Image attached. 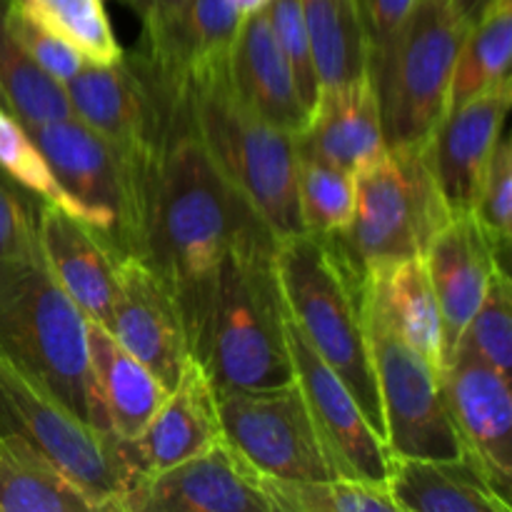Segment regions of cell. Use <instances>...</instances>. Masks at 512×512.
I'll list each match as a JSON object with an SVG mask.
<instances>
[{
	"instance_id": "5",
	"label": "cell",
	"mask_w": 512,
	"mask_h": 512,
	"mask_svg": "<svg viewBox=\"0 0 512 512\" xmlns=\"http://www.w3.org/2000/svg\"><path fill=\"white\" fill-rule=\"evenodd\" d=\"M230 63L188 75L195 125L230 185L268 225L275 240L305 233L298 205V135L278 128L240 100Z\"/></svg>"
},
{
	"instance_id": "18",
	"label": "cell",
	"mask_w": 512,
	"mask_h": 512,
	"mask_svg": "<svg viewBox=\"0 0 512 512\" xmlns=\"http://www.w3.org/2000/svg\"><path fill=\"white\" fill-rule=\"evenodd\" d=\"M223 440L218 393L203 365L190 355L178 385L165 395L160 408L135 438L130 450L145 478L195 458Z\"/></svg>"
},
{
	"instance_id": "27",
	"label": "cell",
	"mask_w": 512,
	"mask_h": 512,
	"mask_svg": "<svg viewBox=\"0 0 512 512\" xmlns=\"http://www.w3.org/2000/svg\"><path fill=\"white\" fill-rule=\"evenodd\" d=\"M95 505L48 458L0 443V512H90Z\"/></svg>"
},
{
	"instance_id": "14",
	"label": "cell",
	"mask_w": 512,
	"mask_h": 512,
	"mask_svg": "<svg viewBox=\"0 0 512 512\" xmlns=\"http://www.w3.org/2000/svg\"><path fill=\"white\" fill-rule=\"evenodd\" d=\"M285 340H288L295 383L345 478L385 483L390 460L388 448L375 435L373 425L368 423L348 385L300 333L288 308H285Z\"/></svg>"
},
{
	"instance_id": "31",
	"label": "cell",
	"mask_w": 512,
	"mask_h": 512,
	"mask_svg": "<svg viewBox=\"0 0 512 512\" xmlns=\"http://www.w3.org/2000/svg\"><path fill=\"white\" fill-rule=\"evenodd\" d=\"M298 205L305 233L345 235L355 218V175L298 150Z\"/></svg>"
},
{
	"instance_id": "8",
	"label": "cell",
	"mask_w": 512,
	"mask_h": 512,
	"mask_svg": "<svg viewBox=\"0 0 512 512\" xmlns=\"http://www.w3.org/2000/svg\"><path fill=\"white\" fill-rule=\"evenodd\" d=\"M0 443H20L68 475L95 510H120L145 480L125 438L100 433L0 360Z\"/></svg>"
},
{
	"instance_id": "29",
	"label": "cell",
	"mask_w": 512,
	"mask_h": 512,
	"mask_svg": "<svg viewBox=\"0 0 512 512\" xmlns=\"http://www.w3.org/2000/svg\"><path fill=\"white\" fill-rule=\"evenodd\" d=\"M510 55L512 0H493L463 40L450 83V108L510 78Z\"/></svg>"
},
{
	"instance_id": "36",
	"label": "cell",
	"mask_w": 512,
	"mask_h": 512,
	"mask_svg": "<svg viewBox=\"0 0 512 512\" xmlns=\"http://www.w3.org/2000/svg\"><path fill=\"white\" fill-rule=\"evenodd\" d=\"M470 213L493 245L498 263L508 268L505 258L512 238V145L508 135H500L495 143Z\"/></svg>"
},
{
	"instance_id": "24",
	"label": "cell",
	"mask_w": 512,
	"mask_h": 512,
	"mask_svg": "<svg viewBox=\"0 0 512 512\" xmlns=\"http://www.w3.org/2000/svg\"><path fill=\"white\" fill-rule=\"evenodd\" d=\"M88 355L110 433L135 438L165 400V385L130 355L103 325L88 320Z\"/></svg>"
},
{
	"instance_id": "10",
	"label": "cell",
	"mask_w": 512,
	"mask_h": 512,
	"mask_svg": "<svg viewBox=\"0 0 512 512\" xmlns=\"http://www.w3.org/2000/svg\"><path fill=\"white\" fill-rule=\"evenodd\" d=\"M363 313L388 453L395 458H463L438 365L418 353L368 295H363Z\"/></svg>"
},
{
	"instance_id": "44",
	"label": "cell",
	"mask_w": 512,
	"mask_h": 512,
	"mask_svg": "<svg viewBox=\"0 0 512 512\" xmlns=\"http://www.w3.org/2000/svg\"><path fill=\"white\" fill-rule=\"evenodd\" d=\"M0 105H3V108H8V105H5V98H3V93H0Z\"/></svg>"
},
{
	"instance_id": "9",
	"label": "cell",
	"mask_w": 512,
	"mask_h": 512,
	"mask_svg": "<svg viewBox=\"0 0 512 512\" xmlns=\"http://www.w3.org/2000/svg\"><path fill=\"white\" fill-rule=\"evenodd\" d=\"M453 210L430 165L428 143L398 145L355 175V218L335 235L368 273L405 258H423Z\"/></svg>"
},
{
	"instance_id": "43",
	"label": "cell",
	"mask_w": 512,
	"mask_h": 512,
	"mask_svg": "<svg viewBox=\"0 0 512 512\" xmlns=\"http://www.w3.org/2000/svg\"><path fill=\"white\" fill-rule=\"evenodd\" d=\"M265 3H268V0H233V5H235V8H238L240 15L253 13V10L263 8Z\"/></svg>"
},
{
	"instance_id": "13",
	"label": "cell",
	"mask_w": 512,
	"mask_h": 512,
	"mask_svg": "<svg viewBox=\"0 0 512 512\" xmlns=\"http://www.w3.org/2000/svg\"><path fill=\"white\" fill-rule=\"evenodd\" d=\"M445 403L465 458L510 500L512 395L510 378L468 350H455L440 368Z\"/></svg>"
},
{
	"instance_id": "19",
	"label": "cell",
	"mask_w": 512,
	"mask_h": 512,
	"mask_svg": "<svg viewBox=\"0 0 512 512\" xmlns=\"http://www.w3.org/2000/svg\"><path fill=\"white\" fill-rule=\"evenodd\" d=\"M423 258L443 320L445 363L453 355L465 325L483 303L495 265L500 263L473 213L453 215L435 235Z\"/></svg>"
},
{
	"instance_id": "34",
	"label": "cell",
	"mask_w": 512,
	"mask_h": 512,
	"mask_svg": "<svg viewBox=\"0 0 512 512\" xmlns=\"http://www.w3.org/2000/svg\"><path fill=\"white\" fill-rule=\"evenodd\" d=\"M455 350H468L478 355L498 373L510 378L512 370V285L508 268L495 265L493 278L485 290L470 323L465 325ZM453 350V353H455ZM445 365V363H443Z\"/></svg>"
},
{
	"instance_id": "39",
	"label": "cell",
	"mask_w": 512,
	"mask_h": 512,
	"mask_svg": "<svg viewBox=\"0 0 512 512\" xmlns=\"http://www.w3.org/2000/svg\"><path fill=\"white\" fill-rule=\"evenodd\" d=\"M8 28L10 33H13V38L20 43V48H23L45 73L53 75L60 83L73 78V75L83 68V55H80L68 40L60 38V35L53 33L50 28H45L38 18H33L18 0H10L8 5Z\"/></svg>"
},
{
	"instance_id": "1",
	"label": "cell",
	"mask_w": 512,
	"mask_h": 512,
	"mask_svg": "<svg viewBox=\"0 0 512 512\" xmlns=\"http://www.w3.org/2000/svg\"><path fill=\"white\" fill-rule=\"evenodd\" d=\"M165 78L163 118L150 165L143 260L173 293L190 355L200 363L220 263L233 240L263 220L210 158L190 108L188 75Z\"/></svg>"
},
{
	"instance_id": "23",
	"label": "cell",
	"mask_w": 512,
	"mask_h": 512,
	"mask_svg": "<svg viewBox=\"0 0 512 512\" xmlns=\"http://www.w3.org/2000/svg\"><path fill=\"white\" fill-rule=\"evenodd\" d=\"M398 512H510L470 458H395L385 478Z\"/></svg>"
},
{
	"instance_id": "4",
	"label": "cell",
	"mask_w": 512,
	"mask_h": 512,
	"mask_svg": "<svg viewBox=\"0 0 512 512\" xmlns=\"http://www.w3.org/2000/svg\"><path fill=\"white\" fill-rule=\"evenodd\" d=\"M275 275L290 318L340 375L385 443L383 408L365 328V270L338 238L300 233L275 240Z\"/></svg>"
},
{
	"instance_id": "26",
	"label": "cell",
	"mask_w": 512,
	"mask_h": 512,
	"mask_svg": "<svg viewBox=\"0 0 512 512\" xmlns=\"http://www.w3.org/2000/svg\"><path fill=\"white\" fill-rule=\"evenodd\" d=\"M320 88L368 75V38L358 0H300Z\"/></svg>"
},
{
	"instance_id": "28",
	"label": "cell",
	"mask_w": 512,
	"mask_h": 512,
	"mask_svg": "<svg viewBox=\"0 0 512 512\" xmlns=\"http://www.w3.org/2000/svg\"><path fill=\"white\" fill-rule=\"evenodd\" d=\"M10 0H0V93L10 113L30 128L73 115L63 83L45 73L8 28Z\"/></svg>"
},
{
	"instance_id": "41",
	"label": "cell",
	"mask_w": 512,
	"mask_h": 512,
	"mask_svg": "<svg viewBox=\"0 0 512 512\" xmlns=\"http://www.w3.org/2000/svg\"><path fill=\"white\" fill-rule=\"evenodd\" d=\"M418 0H358L360 20H363L368 48L385 43L400 28Z\"/></svg>"
},
{
	"instance_id": "20",
	"label": "cell",
	"mask_w": 512,
	"mask_h": 512,
	"mask_svg": "<svg viewBox=\"0 0 512 512\" xmlns=\"http://www.w3.org/2000/svg\"><path fill=\"white\" fill-rule=\"evenodd\" d=\"M38 248L45 268L73 298L85 318L108 328L118 273L115 255L103 240L65 210L50 203L38 208Z\"/></svg>"
},
{
	"instance_id": "37",
	"label": "cell",
	"mask_w": 512,
	"mask_h": 512,
	"mask_svg": "<svg viewBox=\"0 0 512 512\" xmlns=\"http://www.w3.org/2000/svg\"><path fill=\"white\" fill-rule=\"evenodd\" d=\"M193 0H130L143 23L138 53L168 75H188L183 68V28Z\"/></svg>"
},
{
	"instance_id": "30",
	"label": "cell",
	"mask_w": 512,
	"mask_h": 512,
	"mask_svg": "<svg viewBox=\"0 0 512 512\" xmlns=\"http://www.w3.org/2000/svg\"><path fill=\"white\" fill-rule=\"evenodd\" d=\"M273 512H398L385 483L358 478L280 480L258 473Z\"/></svg>"
},
{
	"instance_id": "42",
	"label": "cell",
	"mask_w": 512,
	"mask_h": 512,
	"mask_svg": "<svg viewBox=\"0 0 512 512\" xmlns=\"http://www.w3.org/2000/svg\"><path fill=\"white\" fill-rule=\"evenodd\" d=\"M448 3H450V8H453L455 13L465 20V23L473 25L475 20H478L480 15L488 10V5L493 3V0H448Z\"/></svg>"
},
{
	"instance_id": "12",
	"label": "cell",
	"mask_w": 512,
	"mask_h": 512,
	"mask_svg": "<svg viewBox=\"0 0 512 512\" xmlns=\"http://www.w3.org/2000/svg\"><path fill=\"white\" fill-rule=\"evenodd\" d=\"M168 78L140 53L115 63H90L63 83L78 120L123 150H153L160 135Z\"/></svg>"
},
{
	"instance_id": "3",
	"label": "cell",
	"mask_w": 512,
	"mask_h": 512,
	"mask_svg": "<svg viewBox=\"0 0 512 512\" xmlns=\"http://www.w3.org/2000/svg\"><path fill=\"white\" fill-rule=\"evenodd\" d=\"M273 255V233L265 223H253L220 263L200 360L215 393L280 388L295 380Z\"/></svg>"
},
{
	"instance_id": "17",
	"label": "cell",
	"mask_w": 512,
	"mask_h": 512,
	"mask_svg": "<svg viewBox=\"0 0 512 512\" xmlns=\"http://www.w3.org/2000/svg\"><path fill=\"white\" fill-rule=\"evenodd\" d=\"M512 103L510 78L445 113L428 140L430 165L453 215L470 213Z\"/></svg>"
},
{
	"instance_id": "11",
	"label": "cell",
	"mask_w": 512,
	"mask_h": 512,
	"mask_svg": "<svg viewBox=\"0 0 512 512\" xmlns=\"http://www.w3.org/2000/svg\"><path fill=\"white\" fill-rule=\"evenodd\" d=\"M223 438L258 473L280 480L345 478L298 383L218 393Z\"/></svg>"
},
{
	"instance_id": "45",
	"label": "cell",
	"mask_w": 512,
	"mask_h": 512,
	"mask_svg": "<svg viewBox=\"0 0 512 512\" xmlns=\"http://www.w3.org/2000/svg\"><path fill=\"white\" fill-rule=\"evenodd\" d=\"M125 3H130V0H125Z\"/></svg>"
},
{
	"instance_id": "21",
	"label": "cell",
	"mask_w": 512,
	"mask_h": 512,
	"mask_svg": "<svg viewBox=\"0 0 512 512\" xmlns=\"http://www.w3.org/2000/svg\"><path fill=\"white\" fill-rule=\"evenodd\" d=\"M298 150L358 175L385 155L383 123L370 75L320 88Z\"/></svg>"
},
{
	"instance_id": "25",
	"label": "cell",
	"mask_w": 512,
	"mask_h": 512,
	"mask_svg": "<svg viewBox=\"0 0 512 512\" xmlns=\"http://www.w3.org/2000/svg\"><path fill=\"white\" fill-rule=\"evenodd\" d=\"M365 295L378 303L385 318L418 353L438 368L443 365V320L425 258H405L368 270Z\"/></svg>"
},
{
	"instance_id": "22",
	"label": "cell",
	"mask_w": 512,
	"mask_h": 512,
	"mask_svg": "<svg viewBox=\"0 0 512 512\" xmlns=\"http://www.w3.org/2000/svg\"><path fill=\"white\" fill-rule=\"evenodd\" d=\"M228 73L235 93L255 113L290 135L303 133L310 110L300 100L288 60L270 28L265 5L240 20Z\"/></svg>"
},
{
	"instance_id": "33",
	"label": "cell",
	"mask_w": 512,
	"mask_h": 512,
	"mask_svg": "<svg viewBox=\"0 0 512 512\" xmlns=\"http://www.w3.org/2000/svg\"><path fill=\"white\" fill-rule=\"evenodd\" d=\"M0 170L43 203L55 205L73 218L83 220L78 203L58 183L48 158L30 138L28 128L3 105H0Z\"/></svg>"
},
{
	"instance_id": "38",
	"label": "cell",
	"mask_w": 512,
	"mask_h": 512,
	"mask_svg": "<svg viewBox=\"0 0 512 512\" xmlns=\"http://www.w3.org/2000/svg\"><path fill=\"white\" fill-rule=\"evenodd\" d=\"M265 10H268V20L275 40H278L280 50H283L285 60L290 65V73H293L300 100L305 103V108L313 110L320 93V80L318 73H315L300 0H268Z\"/></svg>"
},
{
	"instance_id": "16",
	"label": "cell",
	"mask_w": 512,
	"mask_h": 512,
	"mask_svg": "<svg viewBox=\"0 0 512 512\" xmlns=\"http://www.w3.org/2000/svg\"><path fill=\"white\" fill-rule=\"evenodd\" d=\"M120 512H273L250 468L228 440L145 478Z\"/></svg>"
},
{
	"instance_id": "6",
	"label": "cell",
	"mask_w": 512,
	"mask_h": 512,
	"mask_svg": "<svg viewBox=\"0 0 512 512\" xmlns=\"http://www.w3.org/2000/svg\"><path fill=\"white\" fill-rule=\"evenodd\" d=\"M470 25L448 0H418L400 28L368 53L385 145L428 143L450 108V83Z\"/></svg>"
},
{
	"instance_id": "15",
	"label": "cell",
	"mask_w": 512,
	"mask_h": 512,
	"mask_svg": "<svg viewBox=\"0 0 512 512\" xmlns=\"http://www.w3.org/2000/svg\"><path fill=\"white\" fill-rule=\"evenodd\" d=\"M118 290L108 333L140 360L165 390H173L190 358L188 335L168 285L140 258L115 260Z\"/></svg>"
},
{
	"instance_id": "40",
	"label": "cell",
	"mask_w": 512,
	"mask_h": 512,
	"mask_svg": "<svg viewBox=\"0 0 512 512\" xmlns=\"http://www.w3.org/2000/svg\"><path fill=\"white\" fill-rule=\"evenodd\" d=\"M40 203L0 170V260L38 258Z\"/></svg>"
},
{
	"instance_id": "2",
	"label": "cell",
	"mask_w": 512,
	"mask_h": 512,
	"mask_svg": "<svg viewBox=\"0 0 512 512\" xmlns=\"http://www.w3.org/2000/svg\"><path fill=\"white\" fill-rule=\"evenodd\" d=\"M0 360L100 433H110L88 355V318L43 258L0 260Z\"/></svg>"
},
{
	"instance_id": "7",
	"label": "cell",
	"mask_w": 512,
	"mask_h": 512,
	"mask_svg": "<svg viewBox=\"0 0 512 512\" xmlns=\"http://www.w3.org/2000/svg\"><path fill=\"white\" fill-rule=\"evenodd\" d=\"M28 133L65 193L78 203L83 223L103 240L115 260H143L155 148L143 153L118 148L75 115L30 125Z\"/></svg>"
},
{
	"instance_id": "32",
	"label": "cell",
	"mask_w": 512,
	"mask_h": 512,
	"mask_svg": "<svg viewBox=\"0 0 512 512\" xmlns=\"http://www.w3.org/2000/svg\"><path fill=\"white\" fill-rule=\"evenodd\" d=\"M45 28L68 40L90 63H115L123 58L103 0H18Z\"/></svg>"
},
{
	"instance_id": "35",
	"label": "cell",
	"mask_w": 512,
	"mask_h": 512,
	"mask_svg": "<svg viewBox=\"0 0 512 512\" xmlns=\"http://www.w3.org/2000/svg\"><path fill=\"white\" fill-rule=\"evenodd\" d=\"M243 15L233 0H193L183 28V68L193 73L208 65L230 63Z\"/></svg>"
}]
</instances>
